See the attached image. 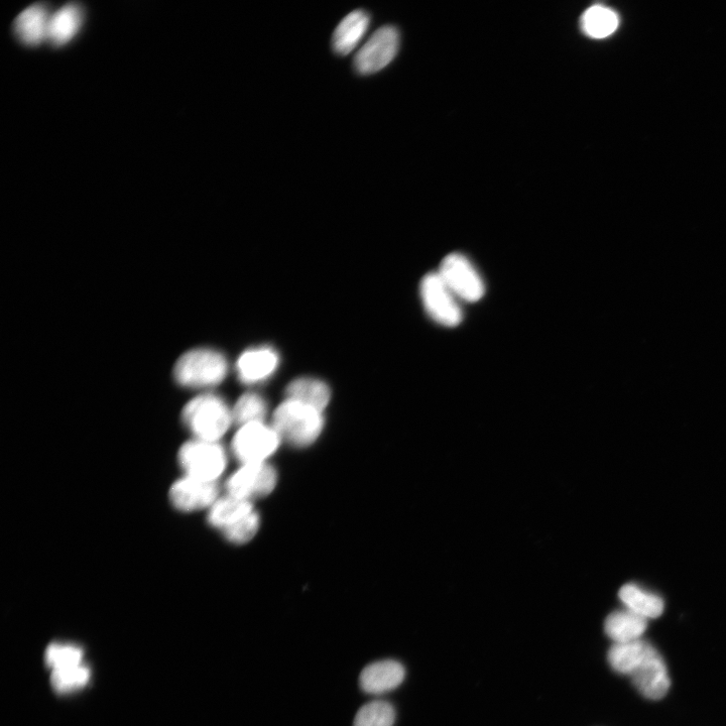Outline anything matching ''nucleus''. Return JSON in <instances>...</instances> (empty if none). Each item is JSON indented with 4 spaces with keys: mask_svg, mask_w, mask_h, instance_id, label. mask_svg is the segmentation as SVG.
<instances>
[{
    "mask_svg": "<svg viewBox=\"0 0 726 726\" xmlns=\"http://www.w3.org/2000/svg\"><path fill=\"white\" fill-rule=\"evenodd\" d=\"M325 423L323 411L287 398L276 409L272 425L283 441L302 449L318 441Z\"/></svg>",
    "mask_w": 726,
    "mask_h": 726,
    "instance_id": "f257e3e1",
    "label": "nucleus"
},
{
    "mask_svg": "<svg viewBox=\"0 0 726 726\" xmlns=\"http://www.w3.org/2000/svg\"><path fill=\"white\" fill-rule=\"evenodd\" d=\"M228 369V361L220 351L194 348L178 358L173 377L177 385L185 389H211L225 380Z\"/></svg>",
    "mask_w": 726,
    "mask_h": 726,
    "instance_id": "f03ea898",
    "label": "nucleus"
},
{
    "mask_svg": "<svg viewBox=\"0 0 726 726\" xmlns=\"http://www.w3.org/2000/svg\"><path fill=\"white\" fill-rule=\"evenodd\" d=\"M182 422L194 438L220 442L234 420L232 409L223 398L206 393L186 404Z\"/></svg>",
    "mask_w": 726,
    "mask_h": 726,
    "instance_id": "7ed1b4c3",
    "label": "nucleus"
},
{
    "mask_svg": "<svg viewBox=\"0 0 726 726\" xmlns=\"http://www.w3.org/2000/svg\"><path fill=\"white\" fill-rule=\"evenodd\" d=\"M184 475L208 482H217L228 464V452L218 441L193 438L178 452Z\"/></svg>",
    "mask_w": 726,
    "mask_h": 726,
    "instance_id": "20e7f679",
    "label": "nucleus"
},
{
    "mask_svg": "<svg viewBox=\"0 0 726 726\" xmlns=\"http://www.w3.org/2000/svg\"><path fill=\"white\" fill-rule=\"evenodd\" d=\"M283 439L276 428L266 422L239 426L230 452L240 464L269 462L279 450Z\"/></svg>",
    "mask_w": 726,
    "mask_h": 726,
    "instance_id": "39448f33",
    "label": "nucleus"
},
{
    "mask_svg": "<svg viewBox=\"0 0 726 726\" xmlns=\"http://www.w3.org/2000/svg\"><path fill=\"white\" fill-rule=\"evenodd\" d=\"M279 483L277 468L269 462L240 464L225 482L227 495L255 501L270 496Z\"/></svg>",
    "mask_w": 726,
    "mask_h": 726,
    "instance_id": "423d86ee",
    "label": "nucleus"
},
{
    "mask_svg": "<svg viewBox=\"0 0 726 726\" xmlns=\"http://www.w3.org/2000/svg\"><path fill=\"white\" fill-rule=\"evenodd\" d=\"M400 41V32L396 27L380 28L355 55V71L360 75H372L388 67L399 52Z\"/></svg>",
    "mask_w": 726,
    "mask_h": 726,
    "instance_id": "0eeeda50",
    "label": "nucleus"
},
{
    "mask_svg": "<svg viewBox=\"0 0 726 726\" xmlns=\"http://www.w3.org/2000/svg\"><path fill=\"white\" fill-rule=\"evenodd\" d=\"M437 273L458 300L475 303L486 292L481 277L461 254L447 256Z\"/></svg>",
    "mask_w": 726,
    "mask_h": 726,
    "instance_id": "6e6552de",
    "label": "nucleus"
},
{
    "mask_svg": "<svg viewBox=\"0 0 726 726\" xmlns=\"http://www.w3.org/2000/svg\"><path fill=\"white\" fill-rule=\"evenodd\" d=\"M421 297L429 316L445 327H455L462 321L458 299L438 273L427 274L421 282Z\"/></svg>",
    "mask_w": 726,
    "mask_h": 726,
    "instance_id": "1a4fd4ad",
    "label": "nucleus"
},
{
    "mask_svg": "<svg viewBox=\"0 0 726 726\" xmlns=\"http://www.w3.org/2000/svg\"><path fill=\"white\" fill-rule=\"evenodd\" d=\"M172 506L183 513L210 509L220 498L217 482H208L184 475L176 480L170 489Z\"/></svg>",
    "mask_w": 726,
    "mask_h": 726,
    "instance_id": "9d476101",
    "label": "nucleus"
},
{
    "mask_svg": "<svg viewBox=\"0 0 726 726\" xmlns=\"http://www.w3.org/2000/svg\"><path fill=\"white\" fill-rule=\"evenodd\" d=\"M280 354L270 346L250 348L239 356L236 373L245 385H257L272 378L280 366Z\"/></svg>",
    "mask_w": 726,
    "mask_h": 726,
    "instance_id": "9b49d317",
    "label": "nucleus"
},
{
    "mask_svg": "<svg viewBox=\"0 0 726 726\" xmlns=\"http://www.w3.org/2000/svg\"><path fill=\"white\" fill-rule=\"evenodd\" d=\"M632 677L640 693L649 699L659 700L669 691L670 678L666 664L652 646L644 660L632 673Z\"/></svg>",
    "mask_w": 726,
    "mask_h": 726,
    "instance_id": "f8f14e48",
    "label": "nucleus"
},
{
    "mask_svg": "<svg viewBox=\"0 0 726 726\" xmlns=\"http://www.w3.org/2000/svg\"><path fill=\"white\" fill-rule=\"evenodd\" d=\"M405 667L395 660L370 664L359 675V686L369 694H384L398 688L405 680Z\"/></svg>",
    "mask_w": 726,
    "mask_h": 726,
    "instance_id": "ddd939ff",
    "label": "nucleus"
},
{
    "mask_svg": "<svg viewBox=\"0 0 726 726\" xmlns=\"http://www.w3.org/2000/svg\"><path fill=\"white\" fill-rule=\"evenodd\" d=\"M371 26V16L357 10L347 15L337 26L332 37V48L336 55H349L366 36Z\"/></svg>",
    "mask_w": 726,
    "mask_h": 726,
    "instance_id": "4468645a",
    "label": "nucleus"
},
{
    "mask_svg": "<svg viewBox=\"0 0 726 726\" xmlns=\"http://www.w3.org/2000/svg\"><path fill=\"white\" fill-rule=\"evenodd\" d=\"M256 510L254 503L248 500L239 499L230 495L220 497L208 510V524L220 531L239 524Z\"/></svg>",
    "mask_w": 726,
    "mask_h": 726,
    "instance_id": "2eb2a0df",
    "label": "nucleus"
},
{
    "mask_svg": "<svg viewBox=\"0 0 726 726\" xmlns=\"http://www.w3.org/2000/svg\"><path fill=\"white\" fill-rule=\"evenodd\" d=\"M51 16L49 10L42 5L26 9L15 22L18 39L29 47L39 46L48 40Z\"/></svg>",
    "mask_w": 726,
    "mask_h": 726,
    "instance_id": "dca6fc26",
    "label": "nucleus"
},
{
    "mask_svg": "<svg viewBox=\"0 0 726 726\" xmlns=\"http://www.w3.org/2000/svg\"><path fill=\"white\" fill-rule=\"evenodd\" d=\"M83 21L84 12L80 6H64L51 16L47 41L55 47L67 45L77 36Z\"/></svg>",
    "mask_w": 726,
    "mask_h": 726,
    "instance_id": "f3484780",
    "label": "nucleus"
},
{
    "mask_svg": "<svg viewBox=\"0 0 726 726\" xmlns=\"http://www.w3.org/2000/svg\"><path fill=\"white\" fill-rule=\"evenodd\" d=\"M619 596L629 611L646 620L659 618L664 612L663 599L637 584H626L621 588Z\"/></svg>",
    "mask_w": 726,
    "mask_h": 726,
    "instance_id": "a211bd4d",
    "label": "nucleus"
},
{
    "mask_svg": "<svg viewBox=\"0 0 726 726\" xmlns=\"http://www.w3.org/2000/svg\"><path fill=\"white\" fill-rule=\"evenodd\" d=\"M647 620L633 612L619 611L605 621L604 630L616 644L638 641L646 632Z\"/></svg>",
    "mask_w": 726,
    "mask_h": 726,
    "instance_id": "6ab92c4d",
    "label": "nucleus"
},
{
    "mask_svg": "<svg viewBox=\"0 0 726 726\" xmlns=\"http://www.w3.org/2000/svg\"><path fill=\"white\" fill-rule=\"evenodd\" d=\"M288 399H293L324 412L331 401L330 387L315 378H299L292 381L287 389Z\"/></svg>",
    "mask_w": 726,
    "mask_h": 726,
    "instance_id": "aec40b11",
    "label": "nucleus"
},
{
    "mask_svg": "<svg viewBox=\"0 0 726 726\" xmlns=\"http://www.w3.org/2000/svg\"><path fill=\"white\" fill-rule=\"evenodd\" d=\"M619 25L617 13L600 5L589 8L581 18L582 31L592 39L610 37L617 31Z\"/></svg>",
    "mask_w": 726,
    "mask_h": 726,
    "instance_id": "412c9836",
    "label": "nucleus"
},
{
    "mask_svg": "<svg viewBox=\"0 0 726 726\" xmlns=\"http://www.w3.org/2000/svg\"><path fill=\"white\" fill-rule=\"evenodd\" d=\"M650 648V644L639 640L615 644L609 652V662L615 671L632 675L644 660Z\"/></svg>",
    "mask_w": 726,
    "mask_h": 726,
    "instance_id": "4be33fe9",
    "label": "nucleus"
},
{
    "mask_svg": "<svg viewBox=\"0 0 726 726\" xmlns=\"http://www.w3.org/2000/svg\"><path fill=\"white\" fill-rule=\"evenodd\" d=\"M268 412L266 399L257 393L242 395L232 408L234 423L239 426L265 422Z\"/></svg>",
    "mask_w": 726,
    "mask_h": 726,
    "instance_id": "5701e85b",
    "label": "nucleus"
},
{
    "mask_svg": "<svg viewBox=\"0 0 726 726\" xmlns=\"http://www.w3.org/2000/svg\"><path fill=\"white\" fill-rule=\"evenodd\" d=\"M395 721L394 706L387 701L377 700L363 705L357 711L353 726H394Z\"/></svg>",
    "mask_w": 726,
    "mask_h": 726,
    "instance_id": "b1692460",
    "label": "nucleus"
},
{
    "mask_svg": "<svg viewBox=\"0 0 726 726\" xmlns=\"http://www.w3.org/2000/svg\"><path fill=\"white\" fill-rule=\"evenodd\" d=\"M89 679V669L79 664L53 670L51 684L57 692L65 693L80 689L88 683Z\"/></svg>",
    "mask_w": 726,
    "mask_h": 726,
    "instance_id": "393cba45",
    "label": "nucleus"
},
{
    "mask_svg": "<svg viewBox=\"0 0 726 726\" xmlns=\"http://www.w3.org/2000/svg\"><path fill=\"white\" fill-rule=\"evenodd\" d=\"M262 525L261 515L255 511L244 521L222 532L224 539L233 545H245L258 535Z\"/></svg>",
    "mask_w": 726,
    "mask_h": 726,
    "instance_id": "a878e982",
    "label": "nucleus"
},
{
    "mask_svg": "<svg viewBox=\"0 0 726 726\" xmlns=\"http://www.w3.org/2000/svg\"><path fill=\"white\" fill-rule=\"evenodd\" d=\"M83 651L72 645H50L45 660L53 670L82 664Z\"/></svg>",
    "mask_w": 726,
    "mask_h": 726,
    "instance_id": "bb28decb",
    "label": "nucleus"
}]
</instances>
